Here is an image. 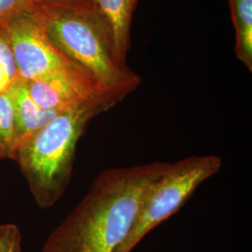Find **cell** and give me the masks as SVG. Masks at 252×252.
I'll list each match as a JSON object with an SVG mask.
<instances>
[{
  "label": "cell",
  "instance_id": "obj_3",
  "mask_svg": "<svg viewBox=\"0 0 252 252\" xmlns=\"http://www.w3.org/2000/svg\"><path fill=\"white\" fill-rule=\"evenodd\" d=\"M52 42L108 90L127 96L141 79L112 55L108 34L94 9L35 10Z\"/></svg>",
  "mask_w": 252,
  "mask_h": 252
},
{
  "label": "cell",
  "instance_id": "obj_13",
  "mask_svg": "<svg viewBox=\"0 0 252 252\" xmlns=\"http://www.w3.org/2000/svg\"><path fill=\"white\" fill-rule=\"evenodd\" d=\"M0 252H22V234L15 224L0 225Z\"/></svg>",
  "mask_w": 252,
  "mask_h": 252
},
{
  "label": "cell",
  "instance_id": "obj_11",
  "mask_svg": "<svg viewBox=\"0 0 252 252\" xmlns=\"http://www.w3.org/2000/svg\"><path fill=\"white\" fill-rule=\"evenodd\" d=\"M17 65L6 27H0V94L18 81Z\"/></svg>",
  "mask_w": 252,
  "mask_h": 252
},
{
  "label": "cell",
  "instance_id": "obj_4",
  "mask_svg": "<svg viewBox=\"0 0 252 252\" xmlns=\"http://www.w3.org/2000/svg\"><path fill=\"white\" fill-rule=\"evenodd\" d=\"M221 159L216 155L192 156L169 163L147 191L126 239L114 252H131L149 232L175 214L199 185L217 174Z\"/></svg>",
  "mask_w": 252,
  "mask_h": 252
},
{
  "label": "cell",
  "instance_id": "obj_12",
  "mask_svg": "<svg viewBox=\"0 0 252 252\" xmlns=\"http://www.w3.org/2000/svg\"><path fill=\"white\" fill-rule=\"evenodd\" d=\"M33 10V0H0V27H7L12 20Z\"/></svg>",
  "mask_w": 252,
  "mask_h": 252
},
{
  "label": "cell",
  "instance_id": "obj_2",
  "mask_svg": "<svg viewBox=\"0 0 252 252\" xmlns=\"http://www.w3.org/2000/svg\"><path fill=\"white\" fill-rule=\"evenodd\" d=\"M123 100L111 94L66 109L18 145L13 160L37 206L48 208L63 196L71 180L77 145L88 124Z\"/></svg>",
  "mask_w": 252,
  "mask_h": 252
},
{
  "label": "cell",
  "instance_id": "obj_10",
  "mask_svg": "<svg viewBox=\"0 0 252 252\" xmlns=\"http://www.w3.org/2000/svg\"><path fill=\"white\" fill-rule=\"evenodd\" d=\"M14 109L9 91L0 94V159H12L17 149Z\"/></svg>",
  "mask_w": 252,
  "mask_h": 252
},
{
  "label": "cell",
  "instance_id": "obj_5",
  "mask_svg": "<svg viewBox=\"0 0 252 252\" xmlns=\"http://www.w3.org/2000/svg\"><path fill=\"white\" fill-rule=\"evenodd\" d=\"M6 29L22 80H44L80 66L52 42L35 10L12 20Z\"/></svg>",
  "mask_w": 252,
  "mask_h": 252
},
{
  "label": "cell",
  "instance_id": "obj_8",
  "mask_svg": "<svg viewBox=\"0 0 252 252\" xmlns=\"http://www.w3.org/2000/svg\"><path fill=\"white\" fill-rule=\"evenodd\" d=\"M8 91L14 109L18 145L24 139L35 134L60 113L36 105L29 95L27 81L22 79H19Z\"/></svg>",
  "mask_w": 252,
  "mask_h": 252
},
{
  "label": "cell",
  "instance_id": "obj_6",
  "mask_svg": "<svg viewBox=\"0 0 252 252\" xmlns=\"http://www.w3.org/2000/svg\"><path fill=\"white\" fill-rule=\"evenodd\" d=\"M27 85L29 95L36 105L58 112L106 95L126 97L104 87L81 66L44 80L27 81Z\"/></svg>",
  "mask_w": 252,
  "mask_h": 252
},
{
  "label": "cell",
  "instance_id": "obj_7",
  "mask_svg": "<svg viewBox=\"0 0 252 252\" xmlns=\"http://www.w3.org/2000/svg\"><path fill=\"white\" fill-rule=\"evenodd\" d=\"M139 0H94V9L108 34L112 55L122 67L126 65L130 48L133 13Z\"/></svg>",
  "mask_w": 252,
  "mask_h": 252
},
{
  "label": "cell",
  "instance_id": "obj_9",
  "mask_svg": "<svg viewBox=\"0 0 252 252\" xmlns=\"http://www.w3.org/2000/svg\"><path fill=\"white\" fill-rule=\"evenodd\" d=\"M235 31L234 52L237 58L252 70V0H229Z\"/></svg>",
  "mask_w": 252,
  "mask_h": 252
},
{
  "label": "cell",
  "instance_id": "obj_1",
  "mask_svg": "<svg viewBox=\"0 0 252 252\" xmlns=\"http://www.w3.org/2000/svg\"><path fill=\"white\" fill-rule=\"evenodd\" d=\"M169 162L101 172L72 212L49 235L42 252H114L126 239L147 191Z\"/></svg>",
  "mask_w": 252,
  "mask_h": 252
},
{
  "label": "cell",
  "instance_id": "obj_14",
  "mask_svg": "<svg viewBox=\"0 0 252 252\" xmlns=\"http://www.w3.org/2000/svg\"><path fill=\"white\" fill-rule=\"evenodd\" d=\"M33 3L34 10L94 9V0H33Z\"/></svg>",
  "mask_w": 252,
  "mask_h": 252
}]
</instances>
